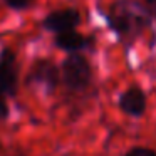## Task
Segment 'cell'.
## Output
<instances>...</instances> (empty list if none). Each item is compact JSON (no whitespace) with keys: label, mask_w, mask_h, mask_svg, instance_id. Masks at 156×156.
Instances as JSON below:
<instances>
[{"label":"cell","mask_w":156,"mask_h":156,"mask_svg":"<svg viewBox=\"0 0 156 156\" xmlns=\"http://www.w3.org/2000/svg\"><path fill=\"white\" fill-rule=\"evenodd\" d=\"M9 112H10V109H9L7 101L4 96H0V121H5L9 118Z\"/></svg>","instance_id":"10"},{"label":"cell","mask_w":156,"mask_h":156,"mask_svg":"<svg viewBox=\"0 0 156 156\" xmlns=\"http://www.w3.org/2000/svg\"><path fill=\"white\" fill-rule=\"evenodd\" d=\"M61 82V67H57L51 59H35L32 62L27 74V84L42 86L49 94H52Z\"/></svg>","instance_id":"3"},{"label":"cell","mask_w":156,"mask_h":156,"mask_svg":"<svg viewBox=\"0 0 156 156\" xmlns=\"http://www.w3.org/2000/svg\"><path fill=\"white\" fill-rule=\"evenodd\" d=\"M118 106L124 114L133 116V118H141L148 108V98L146 92L139 86H129L126 91L119 94Z\"/></svg>","instance_id":"6"},{"label":"cell","mask_w":156,"mask_h":156,"mask_svg":"<svg viewBox=\"0 0 156 156\" xmlns=\"http://www.w3.org/2000/svg\"><path fill=\"white\" fill-rule=\"evenodd\" d=\"M19 89V64L17 55L10 47L0 52V96H15Z\"/></svg>","instance_id":"4"},{"label":"cell","mask_w":156,"mask_h":156,"mask_svg":"<svg viewBox=\"0 0 156 156\" xmlns=\"http://www.w3.org/2000/svg\"><path fill=\"white\" fill-rule=\"evenodd\" d=\"M102 15L108 29L126 51H129L146 32L156 35L153 30L154 19L139 0H114Z\"/></svg>","instance_id":"1"},{"label":"cell","mask_w":156,"mask_h":156,"mask_svg":"<svg viewBox=\"0 0 156 156\" xmlns=\"http://www.w3.org/2000/svg\"><path fill=\"white\" fill-rule=\"evenodd\" d=\"M62 84L71 92H84L92 84V66L84 54H69L61 66Z\"/></svg>","instance_id":"2"},{"label":"cell","mask_w":156,"mask_h":156,"mask_svg":"<svg viewBox=\"0 0 156 156\" xmlns=\"http://www.w3.org/2000/svg\"><path fill=\"white\" fill-rule=\"evenodd\" d=\"M81 20H82V15L77 9L66 7L45 15L42 19V27L47 32H52L54 35H57V34H64V32L76 30L81 25Z\"/></svg>","instance_id":"5"},{"label":"cell","mask_w":156,"mask_h":156,"mask_svg":"<svg viewBox=\"0 0 156 156\" xmlns=\"http://www.w3.org/2000/svg\"><path fill=\"white\" fill-rule=\"evenodd\" d=\"M122 156H156V151L151 148H146V146H134Z\"/></svg>","instance_id":"8"},{"label":"cell","mask_w":156,"mask_h":156,"mask_svg":"<svg viewBox=\"0 0 156 156\" xmlns=\"http://www.w3.org/2000/svg\"><path fill=\"white\" fill-rule=\"evenodd\" d=\"M5 5L12 10H24V9H29L35 0H4Z\"/></svg>","instance_id":"9"},{"label":"cell","mask_w":156,"mask_h":156,"mask_svg":"<svg viewBox=\"0 0 156 156\" xmlns=\"http://www.w3.org/2000/svg\"><path fill=\"white\" fill-rule=\"evenodd\" d=\"M141 2L146 7V10L151 14V17L156 20V0H141Z\"/></svg>","instance_id":"11"},{"label":"cell","mask_w":156,"mask_h":156,"mask_svg":"<svg viewBox=\"0 0 156 156\" xmlns=\"http://www.w3.org/2000/svg\"><path fill=\"white\" fill-rule=\"evenodd\" d=\"M54 44L57 49H62L69 54H77V52L92 49L96 44V39L94 35H84L77 30H71L54 35Z\"/></svg>","instance_id":"7"}]
</instances>
